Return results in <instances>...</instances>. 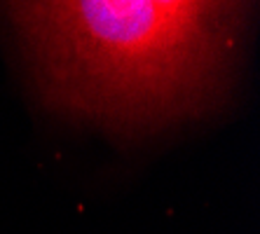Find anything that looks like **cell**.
<instances>
[{"mask_svg":"<svg viewBox=\"0 0 260 234\" xmlns=\"http://www.w3.org/2000/svg\"><path fill=\"white\" fill-rule=\"evenodd\" d=\"M3 7L49 106L113 131L139 133L209 101L251 5L43 0Z\"/></svg>","mask_w":260,"mask_h":234,"instance_id":"6da1fadb","label":"cell"}]
</instances>
